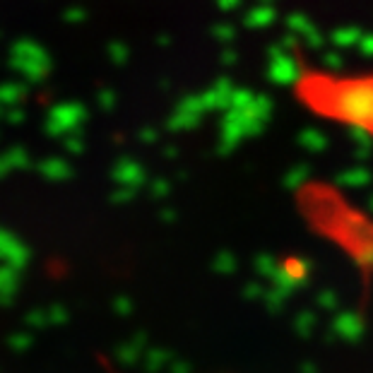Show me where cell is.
<instances>
[{
	"instance_id": "obj_1",
	"label": "cell",
	"mask_w": 373,
	"mask_h": 373,
	"mask_svg": "<svg viewBox=\"0 0 373 373\" xmlns=\"http://www.w3.org/2000/svg\"><path fill=\"white\" fill-rule=\"evenodd\" d=\"M306 101L326 116L347 121L359 131H373V78L371 80H311L306 85Z\"/></svg>"
},
{
	"instance_id": "obj_2",
	"label": "cell",
	"mask_w": 373,
	"mask_h": 373,
	"mask_svg": "<svg viewBox=\"0 0 373 373\" xmlns=\"http://www.w3.org/2000/svg\"><path fill=\"white\" fill-rule=\"evenodd\" d=\"M0 261L5 265H13V268L22 270L27 263H29V251L27 246H22L15 236L0 231Z\"/></svg>"
},
{
	"instance_id": "obj_3",
	"label": "cell",
	"mask_w": 373,
	"mask_h": 373,
	"mask_svg": "<svg viewBox=\"0 0 373 373\" xmlns=\"http://www.w3.org/2000/svg\"><path fill=\"white\" fill-rule=\"evenodd\" d=\"M294 75H296V66L289 58L286 56L272 58V63H270V78H272L275 82H289V80H294Z\"/></svg>"
},
{
	"instance_id": "obj_4",
	"label": "cell",
	"mask_w": 373,
	"mask_h": 373,
	"mask_svg": "<svg viewBox=\"0 0 373 373\" xmlns=\"http://www.w3.org/2000/svg\"><path fill=\"white\" fill-rule=\"evenodd\" d=\"M20 270L13 265H3L0 268V296L3 294H15L20 286Z\"/></svg>"
},
{
	"instance_id": "obj_5",
	"label": "cell",
	"mask_w": 373,
	"mask_h": 373,
	"mask_svg": "<svg viewBox=\"0 0 373 373\" xmlns=\"http://www.w3.org/2000/svg\"><path fill=\"white\" fill-rule=\"evenodd\" d=\"M24 326L29 330H44L48 328V311L46 308H31V311L24 313Z\"/></svg>"
},
{
	"instance_id": "obj_6",
	"label": "cell",
	"mask_w": 373,
	"mask_h": 373,
	"mask_svg": "<svg viewBox=\"0 0 373 373\" xmlns=\"http://www.w3.org/2000/svg\"><path fill=\"white\" fill-rule=\"evenodd\" d=\"M31 344H34V335L29 332V330H22V332H13L8 337V347L13 351H27L31 349Z\"/></svg>"
},
{
	"instance_id": "obj_7",
	"label": "cell",
	"mask_w": 373,
	"mask_h": 373,
	"mask_svg": "<svg viewBox=\"0 0 373 373\" xmlns=\"http://www.w3.org/2000/svg\"><path fill=\"white\" fill-rule=\"evenodd\" d=\"M46 311H48V323H51V326H56V328L66 326V323L70 321V313H68V308L63 304H51Z\"/></svg>"
},
{
	"instance_id": "obj_8",
	"label": "cell",
	"mask_w": 373,
	"mask_h": 373,
	"mask_svg": "<svg viewBox=\"0 0 373 373\" xmlns=\"http://www.w3.org/2000/svg\"><path fill=\"white\" fill-rule=\"evenodd\" d=\"M118 359H121V364H133V359H135V349H128V347L118 349Z\"/></svg>"
},
{
	"instance_id": "obj_9",
	"label": "cell",
	"mask_w": 373,
	"mask_h": 373,
	"mask_svg": "<svg viewBox=\"0 0 373 373\" xmlns=\"http://www.w3.org/2000/svg\"><path fill=\"white\" fill-rule=\"evenodd\" d=\"M113 306H116L118 313H128V311H131V301H128V299H118Z\"/></svg>"
},
{
	"instance_id": "obj_10",
	"label": "cell",
	"mask_w": 373,
	"mask_h": 373,
	"mask_svg": "<svg viewBox=\"0 0 373 373\" xmlns=\"http://www.w3.org/2000/svg\"><path fill=\"white\" fill-rule=\"evenodd\" d=\"M13 304H15V294H3V296H0V306H3V308H10Z\"/></svg>"
},
{
	"instance_id": "obj_11",
	"label": "cell",
	"mask_w": 373,
	"mask_h": 373,
	"mask_svg": "<svg viewBox=\"0 0 373 373\" xmlns=\"http://www.w3.org/2000/svg\"><path fill=\"white\" fill-rule=\"evenodd\" d=\"M221 3H224L226 8H231V5H236V0H221Z\"/></svg>"
}]
</instances>
